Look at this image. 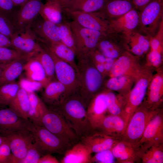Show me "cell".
<instances>
[{"label": "cell", "instance_id": "obj_42", "mask_svg": "<svg viewBox=\"0 0 163 163\" xmlns=\"http://www.w3.org/2000/svg\"><path fill=\"white\" fill-rule=\"evenodd\" d=\"M21 58L27 59L14 49L7 47H0V63L7 64Z\"/></svg>", "mask_w": 163, "mask_h": 163}, {"label": "cell", "instance_id": "obj_46", "mask_svg": "<svg viewBox=\"0 0 163 163\" xmlns=\"http://www.w3.org/2000/svg\"><path fill=\"white\" fill-rule=\"evenodd\" d=\"M115 159L111 149L96 153L91 157V160L92 163H113Z\"/></svg>", "mask_w": 163, "mask_h": 163}, {"label": "cell", "instance_id": "obj_55", "mask_svg": "<svg viewBox=\"0 0 163 163\" xmlns=\"http://www.w3.org/2000/svg\"><path fill=\"white\" fill-rule=\"evenodd\" d=\"M55 2L59 4L62 7V9H64L71 0H46Z\"/></svg>", "mask_w": 163, "mask_h": 163}, {"label": "cell", "instance_id": "obj_13", "mask_svg": "<svg viewBox=\"0 0 163 163\" xmlns=\"http://www.w3.org/2000/svg\"><path fill=\"white\" fill-rule=\"evenodd\" d=\"M139 13L133 8L121 16L107 20L108 26L106 33L110 35L128 34L134 31L139 25Z\"/></svg>", "mask_w": 163, "mask_h": 163}, {"label": "cell", "instance_id": "obj_23", "mask_svg": "<svg viewBox=\"0 0 163 163\" xmlns=\"http://www.w3.org/2000/svg\"><path fill=\"white\" fill-rule=\"evenodd\" d=\"M150 37L134 31L123 35L124 43L129 50L137 56L143 55L149 50Z\"/></svg>", "mask_w": 163, "mask_h": 163}, {"label": "cell", "instance_id": "obj_2", "mask_svg": "<svg viewBox=\"0 0 163 163\" xmlns=\"http://www.w3.org/2000/svg\"><path fill=\"white\" fill-rule=\"evenodd\" d=\"M76 58L78 78V92L87 107L91 99L101 89L104 77L96 69L89 56Z\"/></svg>", "mask_w": 163, "mask_h": 163}, {"label": "cell", "instance_id": "obj_4", "mask_svg": "<svg viewBox=\"0 0 163 163\" xmlns=\"http://www.w3.org/2000/svg\"><path fill=\"white\" fill-rule=\"evenodd\" d=\"M159 111L149 109L142 103L129 119L121 140L137 145L148 123Z\"/></svg>", "mask_w": 163, "mask_h": 163}, {"label": "cell", "instance_id": "obj_50", "mask_svg": "<svg viewBox=\"0 0 163 163\" xmlns=\"http://www.w3.org/2000/svg\"><path fill=\"white\" fill-rule=\"evenodd\" d=\"M50 154H47L41 157L38 163H59L60 162Z\"/></svg>", "mask_w": 163, "mask_h": 163}, {"label": "cell", "instance_id": "obj_40", "mask_svg": "<svg viewBox=\"0 0 163 163\" xmlns=\"http://www.w3.org/2000/svg\"><path fill=\"white\" fill-rule=\"evenodd\" d=\"M57 25L59 29L61 42L71 49L76 55L75 39L70 22L63 20L60 23Z\"/></svg>", "mask_w": 163, "mask_h": 163}, {"label": "cell", "instance_id": "obj_12", "mask_svg": "<svg viewBox=\"0 0 163 163\" xmlns=\"http://www.w3.org/2000/svg\"><path fill=\"white\" fill-rule=\"evenodd\" d=\"M137 57L128 51L124 52L115 60L108 75L110 77L128 75L136 80L143 69L139 63Z\"/></svg>", "mask_w": 163, "mask_h": 163}, {"label": "cell", "instance_id": "obj_48", "mask_svg": "<svg viewBox=\"0 0 163 163\" xmlns=\"http://www.w3.org/2000/svg\"><path fill=\"white\" fill-rule=\"evenodd\" d=\"M162 53L157 50H150L147 56L149 64L154 67L159 66L162 62Z\"/></svg>", "mask_w": 163, "mask_h": 163}, {"label": "cell", "instance_id": "obj_30", "mask_svg": "<svg viewBox=\"0 0 163 163\" xmlns=\"http://www.w3.org/2000/svg\"><path fill=\"white\" fill-rule=\"evenodd\" d=\"M136 80L126 75L110 77L105 85L107 90L119 92L120 94L127 96L129 92L132 84Z\"/></svg>", "mask_w": 163, "mask_h": 163}, {"label": "cell", "instance_id": "obj_51", "mask_svg": "<svg viewBox=\"0 0 163 163\" xmlns=\"http://www.w3.org/2000/svg\"><path fill=\"white\" fill-rule=\"evenodd\" d=\"M151 0H131L134 9L141 11Z\"/></svg>", "mask_w": 163, "mask_h": 163}, {"label": "cell", "instance_id": "obj_14", "mask_svg": "<svg viewBox=\"0 0 163 163\" xmlns=\"http://www.w3.org/2000/svg\"><path fill=\"white\" fill-rule=\"evenodd\" d=\"M163 144V115L159 111L150 121L137 144L139 147Z\"/></svg>", "mask_w": 163, "mask_h": 163}, {"label": "cell", "instance_id": "obj_29", "mask_svg": "<svg viewBox=\"0 0 163 163\" xmlns=\"http://www.w3.org/2000/svg\"><path fill=\"white\" fill-rule=\"evenodd\" d=\"M8 106L9 108L18 116L28 120L30 101L28 92L20 86L17 94Z\"/></svg>", "mask_w": 163, "mask_h": 163}, {"label": "cell", "instance_id": "obj_9", "mask_svg": "<svg viewBox=\"0 0 163 163\" xmlns=\"http://www.w3.org/2000/svg\"><path fill=\"white\" fill-rule=\"evenodd\" d=\"M163 0H151L139 14L140 29L145 35L153 37L163 19Z\"/></svg>", "mask_w": 163, "mask_h": 163}, {"label": "cell", "instance_id": "obj_43", "mask_svg": "<svg viewBox=\"0 0 163 163\" xmlns=\"http://www.w3.org/2000/svg\"><path fill=\"white\" fill-rule=\"evenodd\" d=\"M150 50H157L163 53V20L161 21L157 33L151 37L150 42Z\"/></svg>", "mask_w": 163, "mask_h": 163}, {"label": "cell", "instance_id": "obj_34", "mask_svg": "<svg viewBox=\"0 0 163 163\" xmlns=\"http://www.w3.org/2000/svg\"><path fill=\"white\" fill-rule=\"evenodd\" d=\"M96 49L105 57L116 59L124 52L111 35H107L99 42Z\"/></svg>", "mask_w": 163, "mask_h": 163}, {"label": "cell", "instance_id": "obj_47", "mask_svg": "<svg viewBox=\"0 0 163 163\" xmlns=\"http://www.w3.org/2000/svg\"><path fill=\"white\" fill-rule=\"evenodd\" d=\"M5 139V141L0 146V163H13L11 150Z\"/></svg>", "mask_w": 163, "mask_h": 163}, {"label": "cell", "instance_id": "obj_16", "mask_svg": "<svg viewBox=\"0 0 163 163\" xmlns=\"http://www.w3.org/2000/svg\"><path fill=\"white\" fill-rule=\"evenodd\" d=\"M106 92L105 90L98 93L87 107V116L94 131L99 126L107 113Z\"/></svg>", "mask_w": 163, "mask_h": 163}, {"label": "cell", "instance_id": "obj_35", "mask_svg": "<svg viewBox=\"0 0 163 163\" xmlns=\"http://www.w3.org/2000/svg\"><path fill=\"white\" fill-rule=\"evenodd\" d=\"M25 58L16 60L6 64L0 78V86L15 81L24 70Z\"/></svg>", "mask_w": 163, "mask_h": 163}, {"label": "cell", "instance_id": "obj_38", "mask_svg": "<svg viewBox=\"0 0 163 163\" xmlns=\"http://www.w3.org/2000/svg\"><path fill=\"white\" fill-rule=\"evenodd\" d=\"M106 90L107 113L113 115H120L126 103L127 96L121 94L117 95L112 91Z\"/></svg>", "mask_w": 163, "mask_h": 163}, {"label": "cell", "instance_id": "obj_45", "mask_svg": "<svg viewBox=\"0 0 163 163\" xmlns=\"http://www.w3.org/2000/svg\"><path fill=\"white\" fill-rule=\"evenodd\" d=\"M42 156V155L40 151L33 142L30 147L21 163H38Z\"/></svg>", "mask_w": 163, "mask_h": 163}, {"label": "cell", "instance_id": "obj_3", "mask_svg": "<svg viewBox=\"0 0 163 163\" xmlns=\"http://www.w3.org/2000/svg\"><path fill=\"white\" fill-rule=\"evenodd\" d=\"M27 128L32 135L34 142L42 156L47 154L64 155L72 146L42 126L35 124L29 120Z\"/></svg>", "mask_w": 163, "mask_h": 163}, {"label": "cell", "instance_id": "obj_39", "mask_svg": "<svg viewBox=\"0 0 163 163\" xmlns=\"http://www.w3.org/2000/svg\"><path fill=\"white\" fill-rule=\"evenodd\" d=\"M32 57L40 62L47 77L50 81L57 80L55 74L54 62L51 56L46 51L43 49Z\"/></svg>", "mask_w": 163, "mask_h": 163}, {"label": "cell", "instance_id": "obj_54", "mask_svg": "<svg viewBox=\"0 0 163 163\" xmlns=\"http://www.w3.org/2000/svg\"><path fill=\"white\" fill-rule=\"evenodd\" d=\"M93 62L96 69L104 77L107 75L103 64L94 62Z\"/></svg>", "mask_w": 163, "mask_h": 163}, {"label": "cell", "instance_id": "obj_21", "mask_svg": "<svg viewBox=\"0 0 163 163\" xmlns=\"http://www.w3.org/2000/svg\"><path fill=\"white\" fill-rule=\"evenodd\" d=\"M133 8L131 0H107L100 10L94 13L109 20L121 16Z\"/></svg>", "mask_w": 163, "mask_h": 163}, {"label": "cell", "instance_id": "obj_18", "mask_svg": "<svg viewBox=\"0 0 163 163\" xmlns=\"http://www.w3.org/2000/svg\"><path fill=\"white\" fill-rule=\"evenodd\" d=\"M37 17L30 26L36 38L47 43L61 42L58 25Z\"/></svg>", "mask_w": 163, "mask_h": 163}, {"label": "cell", "instance_id": "obj_49", "mask_svg": "<svg viewBox=\"0 0 163 163\" xmlns=\"http://www.w3.org/2000/svg\"><path fill=\"white\" fill-rule=\"evenodd\" d=\"M15 7L12 0H0V13L8 18V16L13 12Z\"/></svg>", "mask_w": 163, "mask_h": 163}, {"label": "cell", "instance_id": "obj_28", "mask_svg": "<svg viewBox=\"0 0 163 163\" xmlns=\"http://www.w3.org/2000/svg\"><path fill=\"white\" fill-rule=\"evenodd\" d=\"M27 79L41 84L44 88L51 82L47 77L40 62L32 57L25 64L24 69Z\"/></svg>", "mask_w": 163, "mask_h": 163}, {"label": "cell", "instance_id": "obj_31", "mask_svg": "<svg viewBox=\"0 0 163 163\" xmlns=\"http://www.w3.org/2000/svg\"><path fill=\"white\" fill-rule=\"evenodd\" d=\"M27 92L30 101L28 120L35 124L40 125L41 119L48 109L34 92Z\"/></svg>", "mask_w": 163, "mask_h": 163}, {"label": "cell", "instance_id": "obj_10", "mask_svg": "<svg viewBox=\"0 0 163 163\" xmlns=\"http://www.w3.org/2000/svg\"><path fill=\"white\" fill-rule=\"evenodd\" d=\"M30 25L15 32L10 39L12 48L28 59L43 49L32 31Z\"/></svg>", "mask_w": 163, "mask_h": 163}, {"label": "cell", "instance_id": "obj_53", "mask_svg": "<svg viewBox=\"0 0 163 163\" xmlns=\"http://www.w3.org/2000/svg\"><path fill=\"white\" fill-rule=\"evenodd\" d=\"M115 60L113 59L107 57L105 62L103 64L107 75H108L113 65Z\"/></svg>", "mask_w": 163, "mask_h": 163}, {"label": "cell", "instance_id": "obj_1", "mask_svg": "<svg viewBox=\"0 0 163 163\" xmlns=\"http://www.w3.org/2000/svg\"><path fill=\"white\" fill-rule=\"evenodd\" d=\"M55 107L53 110L63 117L79 139L94 131L87 116V106L78 92Z\"/></svg>", "mask_w": 163, "mask_h": 163}, {"label": "cell", "instance_id": "obj_15", "mask_svg": "<svg viewBox=\"0 0 163 163\" xmlns=\"http://www.w3.org/2000/svg\"><path fill=\"white\" fill-rule=\"evenodd\" d=\"M43 5L41 0H28L21 6L14 18L15 32L22 30L31 25L39 14Z\"/></svg>", "mask_w": 163, "mask_h": 163}, {"label": "cell", "instance_id": "obj_27", "mask_svg": "<svg viewBox=\"0 0 163 163\" xmlns=\"http://www.w3.org/2000/svg\"><path fill=\"white\" fill-rule=\"evenodd\" d=\"M44 88L43 99L49 105L54 107L57 106L67 97L65 86L57 80L50 82Z\"/></svg>", "mask_w": 163, "mask_h": 163}, {"label": "cell", "instance_id": "obj_8", "mask_svg": "<svg viewBox=\"0 0 163 163\" xmlns=\"http://www.w3.org/2000/svg\"><path fill=\"white\" fill-rule=\"evenodd\" d=\"M43 49L52 57L54 63L56 80L65 87L67 97L78 92V73L70 64L59 58L43 43Z\"/></svg>", "mask_w": 163, "mask_h": 163}, {"label": "cell", "instance_id": "obj_17", "mask_svg": "<svg viewBox=\"0 0 163 163\" xmlns=\"http://www.w3.org/2000/svg\"><path fill=\"white\" fill-rule=\"evenodd\" d=\"M92 153L111 149L120 139L94 131L79 139Z\"/></svg>", "mask_w": 163, "mask_h": 163}, {"label": "cell", "instance_id": "obj_5", "mask_svg": "<svg viewBox=\"0 0 163 163\" xmlns=\"http://www.w3.org/2000/svg\"><path fill=\"white\" fill-rule=\"evenodd\" d=\"M152 76L149 70L143 69L136 80L134 86L128 94L126 103L120 115L124 121L125 129L129 119L142 103Z\"/></svg>", "mask_w": 163, "mask_h": 163}, {"label": "cell", "instance_id": "obj_22", "mask_svg": "<svg viewBox=\"0 0 163 163\" xmlns=\"http://www.w3.org/2000/svg\"><path fill=\"white\" fill-rule=\"evenodd\" d=\"M147 91V99L144 104L149 109H158L163 100V76L161 72H158L152 76Z\"/></svg>", "mask_w": 163, "mask_h": 163}, {"label": "cell", "instance_id": "obj_52", "mask_svg": "<svg viewBox=\"0 0 163 163\" xmlns=\"http://www.w3.org/2000/svg\"><path fill=\"white\" fill-rule=\"evenodd\" d=\"M0 47L12 48L10 39L1 33H0Z\"/></svg>", "mask_w": 163, "mask_h": 163}, {"label": "cell", "instance_id": "obj_44", "mask_svg": "<svg viewBox=\"0 0 163 163\" xmlns=\"http://www.w3.org/2000/svg\"><path fill=\"white\" fill-rule=\"evenodd\" d=\"M15 32L13 21L7 16L0 13V33L10 39Z\"/></svg>", "mask_w": 163, "mask_h": 163}, {"label": "cell", "instance_id": "obj_26", "mask_svg": "<svg viewBox=\"0 0 163 163\" xmlns=\"http://www.w3.org/2000/svg\"><path fill=\"white\" fill-rule=\"evenodd\" d=\"M91 154L88 148L80 141L66 151L60 163H92Z\"/></svg>", "mask_w": 163, "mask_h": 163}, {"label": "cell", "instance_id": "obj_58", "mask_svg": "<svg viewBox=\"0 0 163 163\" xmlns=\"http://www.w3.org/2000/svg\"><path fill=\"white\" fill-rule=\"evenodd\" d=\"M5 137L0 135V146L5 141Z\"/></svg>", "mask_w": 163, "mask_h": 163}, {"label": "cell", "instance_id": "obj_57", "mask_svg": "<svg viewBox=\"0 0 163 163\" xmlns=\"http://www.w3.org/2000/svg\"><path fill=\"white\" fill-rule=\"evenodd\" d=\"M6 64H3L0 63V78L3 69Z\"/></svg>", "mask_w": 163, "mask_h": 163}, {"label": "cell", "instance_id": "obj_24", "mask_svg": "<svg viewBox=\"0 0 163 163\" xmlns=\"http://www.w3.org/2000/svg\"><path fill=\"white\" fill-rule=\"evenodd\" d=\"M139 147L136 145L120 140L111 149L117 161L121 163H133L139 160Z\"/></svg>", "mask_w": 163, "mask_h": 163}, {"label": "cell", "instance_id": "obj_37", "mask_svg": "<svg viewBox=\"0 0 163 163\" xmlns=\"http://www.w3.org/2000/svg\"><path fill=\"white\" fill-rule=\"evenodd\" d=\"M138 155L143 163H163V144L139 148Z\"/></svg>", "mask_w": 163, "mask_h": 163}, {"label": "cell", "instance_id": "obj_32", "mask_svg": "<svg viewBox=\"0 0 163 163\" xmlns=\"http://www.w3.org/2000/svg\"><path fill=\"white\" fill-rule=\"evenodd\" d=\"M107 0H71L63 11L94 13L100 10Z\"/></svg>", "mask_w": 163, "mask_h": 163}, {"label": "cell", "instance_id": "obj_20", "mask_svg": "<svg viewBox=\"0 0 163 163\" xmlns=\"http://www.w3.org/2000/svg\"><path fill=\"white\" fill-rule=\"evenodd\" d=\"M25 120L18 116L10 108L0 109V135L2 136L12 133L27 129Z\"/></svg>", "mask_w": 163, "mask_h": 163}, {"label": "cell", "instance_id": "obj_11", "mask_svg": "<svg viewBox=\"0 0 163 163\" xmlns=\"http://www.w3.org/2000/svg\"><path fill=\"white\" fill-rule=\"evenodd\" d=\"M5 137L9 144L13 163H21L25 157L30 145L34 142L33 136L27 129L16 131Z\"/></svg>", "mask_w": 163, "mask_h": 163}, {"label": "cell", "instance_id": "obj_56", "mask_svg": "<svg viewBox=\"0 0 163 163\" xmlns=\"http://www.w3.org/2000/svg\"><path fill=\"white\" fill-rule=\"evenodd\" d=\"M15 6H21L24 5L28 0H12Z\"/></svg>", "mask_w": 163, "mask_h": 163}, {"label": "cell", "instance_id": "obj_6", "mask_svg": "<svg viewBox=\"0 0 163 163\" xmlns=\"http://www.w3.org/2000/svg\"><path fill=\"white\" fill-rule=\"evenodd\" d=\"M70 23L75 39L76 57L89 56L96 49L100 40L107 35L105 32L82 27L74 21Z\"/></svg>", "mask_w": 163, "mask_h": 163}, {"label": "cell", "instance_id": "obj_36", "mask_svg": "<svg viewBox=\"0 0 163 163\" xmlns=\"http://www.w3.org/2000/svg\"><path fill=\"white\" fill-rule=\"evenodd\" d=\"M63 11L62 8L59 4L49 0L43 4L39 14L44 20L57 25L63 20Z\"/></svg>", "mask_w": 163, "mask_h": 163}, {"label": "cell", "instance_id": "obj_19", "mask_svg": "<svg viewBox=\"0 0 163 163\" xmlns=\"http://www.w3.org/2000/svg\"><path fill=\"white\" fill-rule=\"evenodd\" d=\"M65 12L73 21L82 27L106 33L108 26V21L94 13L74 11Z\"/></svg>", "mask_w": 163, "mask_h": 163}, {"label": "cell", "instance_id": "obj_33", "mask_svg": "<svg viewBox=\"0 0 163 163\" xmlns=\"http://www.w3.org/2000/svg\"><path fill=\"white\" fill-rule=\"evenodd\" d=\"M43 42L59 58L71 65L78 73L77 63L75 60V53L61 42L47 43Z\"/></svg>", "mask_w": 163, "mask_h": 163}, {"label": "cell", "instance_id": "obj_7", "mask_svg": "<svg viewBox=\"0 0 163 163\" xmlns=\"http://www.w3.org/2000/svg\"><path fill=\"white\" fill-rule=\"evenodd\" d=\"M71 146L79 139L63 117L53 110H48L43 115L40 125Z\"/></svg>", "mask_w": 163, "mask_h": 163}, {"label": "cell", "instance_id": "obj_41", "mask_svg": "<svg viewBox=\"0 0 163 163\" xmlns=\"http://www.w3.org/2000/svg\"><path fill=\"white\" fill-rule=\"evenodd\" d=\"M20 87V85L15 81L0 86V105L8 106Z\"/></svg>", "mask_w": 163, "mask_h": 163}, {"label": "cell", "instance_id": "obj_25", "mask_svg": "<svg viewBox=\"0 0 163 163\" xmlns=\"http://www.w3.org/2000/svg\"><path fill=\"white\" fill-rule=\"evenodd\" d=\"M125 130L124 121L120 115H106L95 130L120 139ZM94 130V131H95Z\"/></svg>", "mask_w": 163, "mask_h": 163}]
</instances>
